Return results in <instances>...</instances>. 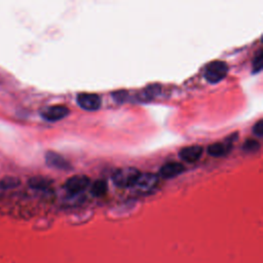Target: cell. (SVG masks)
I'll list each match as a JSON object with an SVG mask.
<instances>
[{
	"label": "cell",
	"mask_w": 263,
	"mask_h": 263,
	"mask_svg": "<svg viewBox=\"0 0 263 263\" xmlns=\"http://www.w3.org/2000/svg\"><path fill=\"white\" fill-rule=\"evenodd\" d=\"M262 70V51L258 50L253 60V73H258Z\"/></svg>",
	"instance_id": "16"
},
{
	"label": "cell",
	"mask_w": 263,
	"mask_h": 263,
	"mask_svg": "<svg viewBox=\"0 0 263 263\" xmlns=\"http://www.w3.org/2000/svg\"><path fill=\"white\" fill-rule=\"evenodd\" d=\"M91 180L84 175H76L68 179L64 185L65 189L70 194H80L90 186Z\"/></svg>",
	"instance_id": "4"
},
{
	"label": "cell",
	"mask_w": 263,
	"mask_h": 263,
	"mask_svg": "<svg viewBox=\"0 0 263 263\" xmlns=\"http://www.w3.org/2000/svg\"><path fill=\"white\" fill-rule=\"evenodd\" d=\"M202 154V146L192 145V146H188V147H184L183 149H181L179 152V157L184 162H194L198 160H200Z\"/></svg>",
	"instance_id": "8"
},
{
	"label": "cell",
	"mask_w": 263,
	"mask_h": 263,
	"mask_svg": "<svg viewBox=\"0 0 263 263\" xmlns=\"http://www.w3.org/2000/svg\"><path fill=\"white\" fill-rule=\"evenodd\" d=\"M159 184V176L152 173L141 174L138 180L136 181L134 186L132 187L135 192L139 194L150 193Z\"/></svg>",
	"instance_id": "3"
},
{
	"label": "cell",
	"mask_w": 263,
	"mask_h": 263,
	"mask_svg": "<svg viewBox=\"0 0 263 263\" xmlns=\"http://www.w3.org/2000/svg\"><path fill=\"white\" fill-rule=\"evenodd\" d=\"M20 185V180L15 177H5L0 180V189H12Z\"/></svg>",
	"instance_id": "14"
},
{
	"label": "cell",
	"mask_w": 263,
	"mask_h": 263,
	"mask_svg": "<svg viewBox=\"0 0 263 263\" xmlns=\"http://www.w3.org/2000/svg\"><path fill=\"white\" fill-rule=\"evenodd\" d=\"M29 185H30V187L36 190H46L51 187L52 185V180L47 179L44 177H33L30 180H29Z\"/></svg>",
	"instance_id": "11"
},
{
	"label": "cell",
	"mask_w": 263,
	"mask_h": 263,
	"mask_svg": "<svg viewBox=\"0 0 263 263\" xmlns=\"http://www.w3.org/2000/svg\"><path fill=\"white\" fill-rule=\"evenodd\" d=\"M141 175L140 171L136 168L132 167H125L116 170L112 176V181L116 186L121 188H128L133 187L136 181L138 180L139 176Z\"/></svg>",
	"instance_id": "1"
},
{
	"label": "cell",
	"mask_w": 263,
	"mask_h": 263,
	"mask_svg": "<svg viewBox=\"0 0 263 263\" xmlns=\"http://www.w3.org/2000/svg\"><path fill=\"white\" fill-rule=\"evenodd\" d=\"M113 96H114V100L123 102L126 99V96H128V93L124 92V91H120V92H116Z\"/></svg>",
	"instance_id": "18"
},
{
	"label": "cell",
	"mask_w": 263,
	"mask_h": 263,
	"mask_svg": "<svg viewBox=\"0 0 263 263\" xmlns=\"http://www.w3.org/2000/svg\"><path fill=\"white\" fill-rule=\"evenodd\" d=\"M185 170V167L180 163V162H168L163 164L162 167L160 170L161 176L165 178V179H170L179 176L180 174H182Z\"/></svg>",
	"instance_id": "9"
},
{
	"label": "cell",
	"mask_w": 263,
	"mask_h": 263,
	"mask_svg": "<svg viewBox=\"0 0 263 263\" xmlns=\"http://www.w3.org/2000/svg\"><path fill=\"white\" fill-rule=\"evenodd\" d=\"M76 100L77 104H79L82 109L87 111L98 110L102 104L101 97L92 93H81L77 96Z\"/></svg>",
	"instance_id": "6"
},
{
	"label": "cell",
	"mask_w": 263,
	"mask_h": 263,
	"mask_svg": "<svg viewBox=\"0 0 263 263\" xmlns=\"http://www.w3.org/2000/svg\"><path fill=\"white\" fill-rule=\"evenodd\" d=\"M160 93V86L157 84H152L147 86V89L144 90L141 95L139 96V98H141L140 100H150L152 98H154L155 96Z\"/></svg>",
	"instance_id": "13"
},
{
	"label": "cell",
	"mask_w": 263,
	"mask_h": 263,
	"mask_svg": "<svg viewBox=\"0 0 263 263\" xmlns=\"http://www.w3.org/2000/svg\"><path fill=\"white\" fill-rule=\"evenodd\" d=\"M231 149V144L229 140H226L225 142H217L211 144L208 147V153L212 157L220 158L226 155Z\"/></svg>",
	"instance_id": "10"
},
{
	"label": "cell",
	"mask_w": 263,
	"mask_h": 263,
	"mask_svg": "<svg viewBox=\"0 0 263 263\" xmlns=\"http://www.w3.org/2000/svg\"><path fill=\"white\" fill-rule=\"evenodd\" d=\"M253 133H254L256 136H258V137H262L263 135V123H262V121H258L255 125L253 126Z\"/></svg>",
	"instance_id": "17"
},
{
	"label": "cell",
	"mask_w": 263,
	"mask_h": 263,
	"mask_svg": "<svg viewBox=\"0 0 263 263\" xmlns=\"http://www.w3.org/2000/svg\"><path fill=\"white\" fill-rule=\"evenodd\" d=\"M45 162L47 165H50L51 168L57 169V170H70L71 165L68 162L67 160H65L61 154L54 152V151H47L45 153Z\"/></svg>",
	"instance_id": "7"
},
{
	"label": "cell",
	"mask_w": 263,
	"mask_h": 263,
	"mask_svg": "<svg viewBox=\"0 0 263 263\" xmlns=\"http://www.w3.org/2000/svg\"><path fill=\"white\" fill-rule=\"evenodd\" d=\"M107 191V183L105 180H97L93 183L91 192L94 197H102Z\"/></svg>",
	"instance_id": "12"
},
{
	"label": "cell",
	"mask_w": 263,
	"mask_h": 263,
	"mask_svg": "<svg viewBox=\"0 0 263 263\" xmlns=\"http://www.w3.org/2000/svg\"><path fill=\"white\" fill-rule=\"evenodd\" d=\"M69 112L70 110L68 109V107L64 105H54L43 108L40 112V115L43 120L54 122L65 119L69 114Z\"/></svg>",
	"instance_id": "5"
},
{
	"label": "cell",
	"mask_w": 263,
	"mask_h": 263,
	"mask_svg": "<svg viewBox=\"0 0 263 263\" xmlns=\"http://www.w3.org/2000/svg\"><path fill=\"white\" fill-rule=\"evenodd\" d=\"M260 143L257 140H253V139H249L247 140L243 145V149L247 151V152H254L259 150L260 148Z\"/></svg>",
	"instance_id": "15"
},
{
	"label": "cell",
	"mask_w": 263,
	"mask_h": 263,
	"mask_svg": "<svg viewBox=\"0 0 263 263\" xmlns=\"http://www.w3.org/2000/svg\"><path fill=\"white\" fill-rule=\"evenodd\" d=\"M228 72V66L223 61H213L207 65L204 79L210 83H218L225 79Z\"/></svg>",
	"instance_id": "2"
}]
</instances>
